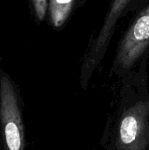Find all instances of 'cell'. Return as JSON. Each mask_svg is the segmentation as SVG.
<instances>
[{
    "label": "cell",
    "mask_w": 149,
    "mask_h": 150,
    "mask_svg": "<svg viewBox=\"0 0 149 150\" xmlns=\"http://www.w3.org/2000/svg\"><path fill=\"white\" fill-rule=\"evenodd\" d=\"M0 130L4 150H25V125L19 95L4 70H0Z\"/></svg>",
    "instance_id": "cell-1"
},
{
    "label": "cell",
    "mask_w": 149,
    "mask_h": 150,
    "mask_svg": "<svg viewBox=\"0 0 149 150\" xmlns=\"http://www.w3.org/2000/svg\"><path fill=\"white\" fill-rule=\"evenodd\" d=\"M117 146L119 150H148V103L137 102L123 112L118 127Z\"/></svg>",
    "instance_id": "cell-2"
},
{
    "label": "cell",
    "mask_w": 149,
    "mask_h": 150,
    "mask_svg": "<svg viewBox=\"0 0 149 150\" xmlns=\"http://www.w3.org/2000/svg\"><path fill=\"white\" fill-rule=\"evenodd\" d=\"M131 0H113L106 18L101 26V29L93 40L89 52L86 54L83 66V78L85 80L89 72L92 71L100 62L108 47L110 40L115 30L118 19L122 15L124 10L126 8Z\"/></svg>",
    "instance_id": "cell-3"
},
{
    "label": "cell",
    "mask_w": 149,
    "mask_h": 150,
    "mask_svg": "<svg viewBox=\"0 0 149 150\" xmlns=\"http://www.w3.org/2000/svg\"><path fill=\"white\" fill-rule=\"evenodd\" d=\"M149 45V4L139 15L122 40L117 55L118 63L130 68Z\"/></svg>",
    "instance_id": "cell-4"
},
{
    "label": "cell",
    "mask_w": 149,
    "mask_h": 150,
    "mask_svg": "<svg viewBox=\"0 0 149 150\" xmlns=\"http://www.w3.org/2000/svg\"><path fill=\"white\" fill-rule=\"evenodd\" d=\"M75 0H49V13L54 27L61 26L72 10Z\"/></svg>",
    "instance_id": "cell-5"
},
{
    "label": "cell",
    "mask_w": 149,
    "mask_h": 150,
    "mask_svg": "<svg viewBox=\"0 0 149 150\" xmlns=\"http://www.w3.org/2000/svg\"><path fill=\"white\" fill-rule=\"evenodd\" d=\"M37 18L42 21L45 18L47 10V0H32Z\"/></svg>",
    "instance_id": "cell-6"
}]
</instances>
